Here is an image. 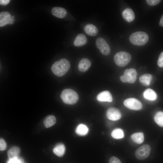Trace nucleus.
<instances>
[{"instance_id":"obj_1","label":"nucleus","mask_w":163,"mask_h":163,"mask_svg":"<svg viewBox=\"0 0 163 163\" xmlns=\"http://www.w3.org/2000/svg\"><path fill=\"white\" fill-rule=\"evenodd\" d=\"M70 66L69 61L63 58L55 62L51 66V70L55 75L61 77L67 72Z\"/></svg>"},{"instance_id":"obj_2","label":"nucleus","mask_w":163,"mask_h":163,"mask_svg":"<svg viewBox=\"0 0 163 163\" xmlns=\"http://www.w3.org/2000/svg\"><path fill=\"white\" fill-rule=\"evenodd\" d=\"M60 97L64 103L71 105L75 104L79 98L77 93L71 89L63 90L61 93Z\"/></svg>"},{"instance_id":"obj_3","label":"nucleus","mask_w":163,"mask_h":163,"mask_svg":"<svg viewBox=\"0 0 163 163\" xmlns=\"http://www.w3.org/2000/svg\"><path fill=\"white\" fill-rule=\"evenodd\" d=\"M149 38L148 35L146 33L142 31H137L131 34L129 40L132 44L141 46L145 44L148 41Z\"/></svg>"},{"instance_id":"obj_4","label":"nucleus","mask_w":163,"mask_h":163,"mask_svg":"<svg viewBox=\"0 0 163 163\" xmlns=\"http://www.w3.org/2000/svg\"><path fill=\"white\" fill-rule=\"evenodd\" d=\"M131 56L129 53L120 51L117 53L114 57V61L116 64L120 67H123L130 62Z\"/></svg>"},{"instance_id":"obj_5","label":"nucleus","mask_w":163,"mask_h":163,"mask_svg":"<svg viewBox=\"0 0 163 163\" xmlns=\"http://www.w3.org/2000/svg\"><path fill=\"white\" fill-rule=\"evenodd\" d=\"M137 72L136 70L133 68L126 69L123 75L120 76V80L123 82L133 83L136 80Z\"/></svg>"},{"instance_id":"obj_6","label":"nucleus","mask_w":163,"mask_h":163,"mask_svg":"<svg viewBox=\"0 0 163 163\" xmlns=\"http://www.w3.org/2000/svg\"><path fill=\"white\" fill-rule=\"evenodd\" d=\"M150 151L151 147L149 145H144L136 150L135 155L137 159L140 160H144L149 156Z\"/></svg>"},{"instance_id":"obj_7","label":"nucleus","mask_w":163,"mask_h":163,"mask_svg":"<svg viewBox=\"0 0 163 163\" xmlns=\"http://www.w3.org/2000/svg\"><path fill=\"white\" fill-rule=\"evenodd\" d=\"M96 45L103 55H108L110 53V47L104 38L102 37L97 38L96 41Z\"/></svg>"},{"instance_id":"obj_8","label":"nucleus","mask_w":163,"mask_h":163,"mask_svg":"<svg viewBox=\"0 0 163 163\" xmlns=\"http://www.w3.org/2000/svg\"><path fill=\"white\" fill-rule=\"evenodd\" d=\"M123 104L126 107L133 110H139L142 107L141 103L134 98H131L126 99L123 102Z\"/></svg>"},{"instance_id":"obj_9","label":"nucleus","mask_w":163,"mask_h":163,"mask_svg":"<svg viewBox=\"0 0 163 163\" xmlns=\"http://www.w3.org/2000/svg\"><path fill=\"white\" fill-rule=\"evenodd\" d=\"M15 21L11 16L10 13L6 11L1 12L0 13V26H5L7 24H11Z\"/></svg>"},{"instance_id":"obj_10","label":"nucleus","mask_w":163,"mask_h":163,"mask_svg":"<svg viewBox=\"0 0 163 163\" xmlns=\"http://www.w3.org/2000/svg\"><path fill=\"white\" fill-rule=\"evenodd\" d=\"M106 116L110 120L116 121L119 120L121 117V114L120 110L115 107H110L107 110Z\"/></svg>"},{"instance_id":"obj_11","label":"nucleus","mask_w":163,"mask_h":163,"mask_svg":"<svg viewBox=\"0 0 163 163\" xmlns=\"http://www.w3.org/2000/svg\"><path fill=\"white\" fill-rule=\"evenodd\" d=\"M51 13L54 16L60 18H65L67 15L66 10L62 7H55L52 8Z\"/></svg>"},{"instance_id":"obj_12","label":"nucleus","mask_w":163,"mask_h":163,"mask_svg":"<svg viewBox=\"0 0 163 163\" xmlns=\"http://www.w3.org/2000/svg\"><path fill=\"white\" fill-rule=\"evenodd\" d=\"M91 63L90 60L87 58H84L79 62L78 67L79 70L81 72L87 71L90 67Z\"/></svg>"},{"instance_id":"obj_13","label":"nucleus","mask_w":163,"mask_h":163,"mask_svg":"<svg viewBox=\"0 0 163 163\" xmlns=\"http://www.w3.org/2000/svg\"><path fill=\"white\" fill-rule=\"evenodd\" d=\"M122 16L123 18L129 22L133 21L135 17L133 11L130 8L125 9L122 12Z\"/></svg>"},{"instance_id":"obj_14","label":"nucleus","mask_w":163,"mask_h":163,"mask_svg":"<svg viewBox=\"0 0 163 163\" xmlns=\"http://www.w3.org/2000/svg\"><path fill=\"white\" fill-rule=\"evenodd\" d=\"M99 101L111 102L113 98L111 93L108 91H104L100 93L97 97Z\"/></svg>"},{"instance_id":"obj_15","label":"nucleus","mask_w":163,"mask_h":163,"mask_svg":"<svg viewBox=\"0 0 163 163\" xmlns=\"http://www.w3.org/2000/svg\"><path fill=\"white\" fill-rule=\"evenodd\" d=\"M84 30L87 34L91 36H96L98 32L96 26L90 24H87L85 26Z\"/></svg>"},{"instance_id":"obj_16","label":"nucleus","mask_w":163,"mask_h":163,"mask_svg":"<svg viewBox=\"0 0 163 163\" xmlns=\"http://www.w3.org/2000/svg\"><path fill=\"white\" fill-rule=\"evenodd\" d=\"M20 152V149L18 147H12L8 152L7 155L8 159L10 160L18 158Z\"/></svg>"},{"instance_id":"obj_17","label":"nucleus","mask_w":163,"mask_h":163,"mask_svg":"<svg viewBox=\"0 0 163 163\" xmlns=\"http://www.w3.org/2000/svg\"><path fill=\"white\" fill-rule=\"evenodd\" d=\"M86 36L82 34H80L76 37L74 42V45L76 47H80L85 45L87 42Z\"/></svg>"},{"instance_id":"obj_18","label":"nucleus","mask_w":163,"mask_h":163,"mask_svg":"<svg viewBox=\"0 0 163 163\" xmlns=\"http://www.w3.org/2000/svg\"><path fill=\"white\" fill-rule=\"evenodd\" d=\"M65 147L64 145L61 143L57 144L53 149V153L59 157L63 156L65 152Z\"/></svg>"},{"instance_id":"obj_19","label":"nucleus","mask_w":163,"mask_h":163,"mask_svg":"<svg viewBox=\"0 0 163 163\" xmlns=\"http://www.w3.org/2000/svg\"><path fill=\"white\" fill-rule=\"evenodd\" d=\"M152 76L149 74H145L141 75L139 78L140 83L144 86H148L152 80Z\"/></svg>"},{"instance_id":"obj_20","label":"nucleus","mask_w":163,"mask_h":163,"mask_svg":"<svg viewBox=\"0 0 163 163\" xmlns=\"http://www.w3.org/2000/svg\"><path fill=\"white\" fill-rule=\"evenodd\" d=\"M56 119L55 117L53 115H49L46 117L43 121L44 126L47 128L53 126L56 123Z\"/></svg>"},{"instance_id":"obj_21","label":"nucleus","mask_w":163,"mask_h":163,"mask_svg":"<svg viewBox=\"0 0 163 163\" xmlns=\"http://www.w3.org/2000/svg\"><path fill=\"white\" fill-rule=\"evenodd\" d=\"M143 94L145 98L150 100H155L157 97L155 91L150 88L146 89L144 91Z\"/></svg>"},{"instance_id":"obj_22","label":"nucleus","mask_w":163,"mask_h":163,"mask_svg":"<svg viewBox=\"0 0 163 163\" xmlns=\"http://www.w3.org/2000/svg\"><path fill=\"white\" fill-rule=\"evenodd\" d=\"M132 140L138 144L142 143L144 140L143 133L142 132H138L134 133L131 136Z\"/></svg>"},{"instance_id":"obj_23","label":"nucleus","mask_w":163,"mask_h":163,"mask_svg":"<svg viewBox=\"0 0 163 163\" xmlns=\"http://www.w3.org/2000/svg\"><path fill=\"white\" fill-rule=\"evenodd\" d=\"M88 131V128L86 125L81 124L77 126L75 132L76 133L79 135L84 136L87 134Z\"/></svg>"},{"instance_id":"obj_24","label":"nucleus","mask_w":163,"mask_h":163,"mask_svg":"<svg viewBox=\"0 0 163 163\" xmlns=\"http://www.w3.org/2000/svg\"><path fill=\"white\" fill-rule=\"evenodd\" d=\"M154 120L156 123L160 127H163V112H157L154 117Z\"/></svg>"},{"instance_id":"obj_25","label":"nucleus","mask_w":163,"mask_h":163,"mask_svg":"<svg viewBox=\"0 0 163 163\" xmlns=\"http://www.w3.org/2000/svg\"><path fill=\"white\" fill-rule=\"evenodd\" d=\"M112 136L116 139H121L124 137V133L121 129L117 128L114 129L111 133Z\"/></svg>"},{"instance_id":"obj_26","label":"nucleus","mask_w":163,"mask_h":163,"mask_svg":"<svg viewBox=\"0 0 163 163\" xmlns=\"http://www.w3.org/2000/svg\"><path fill=\"white\" fill-rule=\"evenodd\" d=\"M7 148V145L5 140L2 138L0 139V150L1 151L5 150Z\"/></svg>"},{"instance_id":"obj_27","label":"nucleus","mask_w":163,"mask_h":163,"mask_svg":"<svg viewBox=\"0 0 163 163\" xmlns=\"http://www.w3.org/2000/svg\"><path fill=\"white\" fill-rule=\"evenodd\" d=\"M157 64L159 67H163V51L161 53L159 56Z\"/></svg>"},{"instance_id":"obj_28","label":"nucleus","mask_w":163,"mask_h":163,"mask_svg":"<svg viewBox=\"0 0 163 163\" xmlns=\"http://www.w3.org/2000/svg\"><path fill=\"white\" fill-rule=\"evenodd\" d=\"M7 163H24L23 160L19 157L13 159L9 160Z\"/></svg>"},{"instance_id":"obj_29","label":"nucleus","mask_w":163,"mask_h":163,"mask_svg":"<svg viewBox=\"0 0 163 163\" xmlns=\"http://www.w3.org/2000/svg\"><path fill=\"white\" fill-rule=\"evenodd\" d=\"M146 1L149 5L154 6L158 4L161 1L160 0H146Z\"/></svg>"},{"instance_id":"obj_30","label":"nucleus","mask_w":163,"mask_h":163,"mask_svg":"<svg viewBox=\"0 0 163 163\" xmlns=\"http://www.w3.org/2000/svg\"><path fill=\"white\" fill-rule=\"evenodd\" d=\"M109 163H122L119 159L116 157H111L109 161Z\"/></svg>"},{"instance_id":"obj_31","label":"nucleus","mask_w":163,"mask_h":163,"mask_svg":"<svg viewBox=\"0 0 163 163\" xmlns=\"http://www.w3.org/2000/svg\"><path fill=\"white\" fill-rule=\"evenodd\" d=\"M10 1V0H0V4L1 5H6L9 3Z\"/></svg>"},{"instance_id":"obj_32","label":"nucleus","mask_w":163,"mask_h":163,"mask_svg":"<svg viewBox=\"0 0 163 163\" xmlns=\"http://www.w3.org/2000/svg\"><path fill=\"white\" fill-rule=\"evenodd\" d=\"M160 25L162 27H163V15L161 16L159 22Z\"/></svg>"}]
</instances>
